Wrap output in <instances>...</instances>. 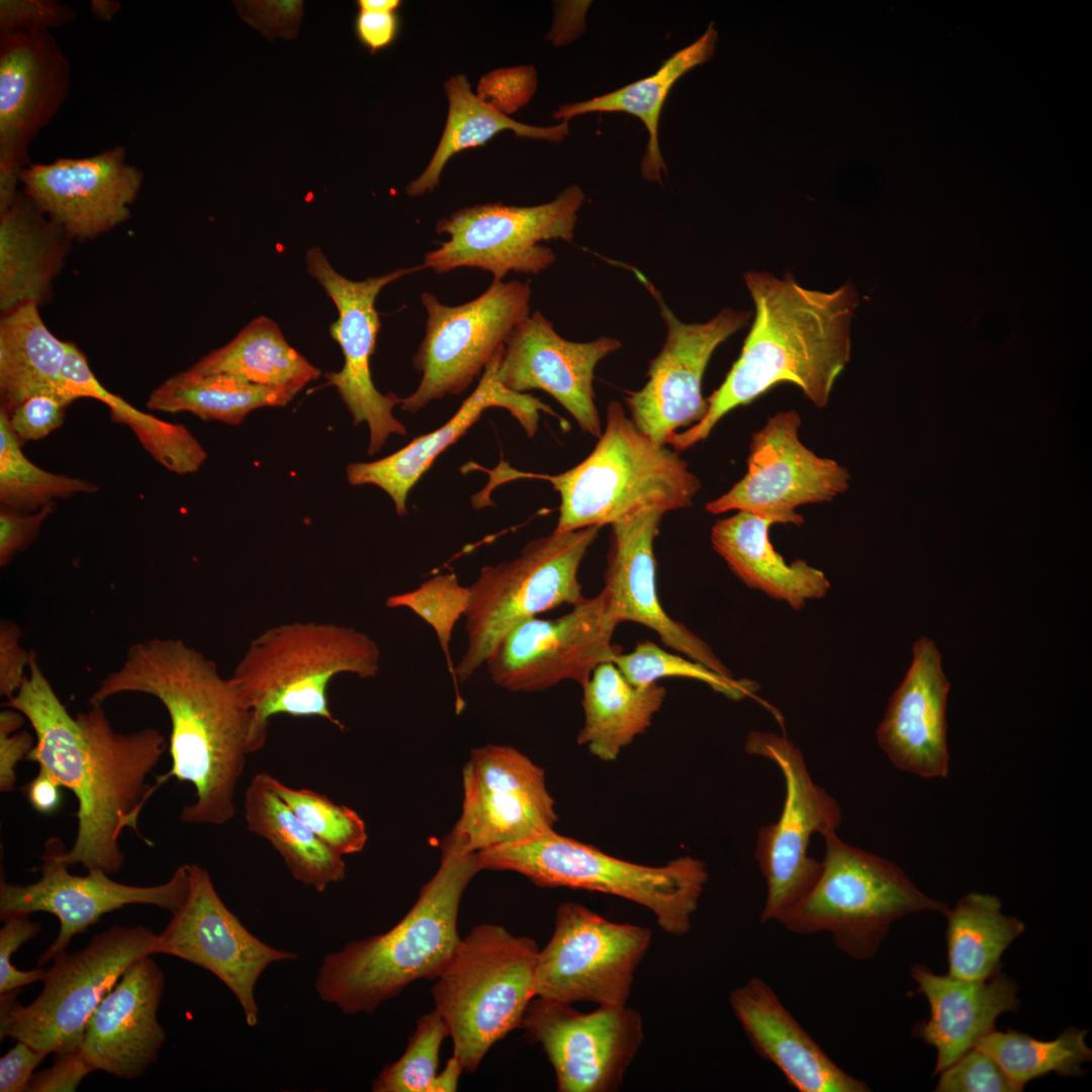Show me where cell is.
Instances as JSON below:
<instances>
[{
    "label": "cell",
    "instance_id": "6da1fadb",
    "mask_svg": "<svg viewBox=\"0 0 1092 1092\" xmlns=\"http://www.w3.org/2000/svg\"><path fill=\"white\" fill-rule=\"evenodd\" d=\"M28 674L4 706L30 723L35 744L26 760L47 768L77 800V833L59 860L68 867L116 874L125 861L119 847L123 829H138L144 805L156 792L147 782L167 749L164 735L147 727L120 733L102 705L72 716L60 701L31 651Z\"/></svg>",
    "mask_w": 1092,
    "mask_h": 1092
},
{
    "label": "cell",
    "instance_id": "7a4b0ae2",
    "mask_svg": "<svg viewBox=\"0 0 1092 1092\" xmlns=\"http://www.w3.org/2000/svg\"><path fill=\"white\" fill-rule=\"evenodd\" d=\"M123 693L156 698L170 718L172 765L157 779L155 791L171 777L187 782L195 789V801L182 808L183 823L231 821L247 756L267 740L231 677L221 676L214 661L180 639L151 638L127 649L121 666L102 679L89 705Z\"/></svg>",
    "mask_w": 1092,
    "mask_h": 1092
},
{
    "label": "cell",
    "instance_id": "3957f363",
    "mask_svg": "<svg viewBox=\"0 0 1092 1092\" xmlns=\"http://www.w3.org/2000/svg\"><path fill=\"white\" fill-rule=\"evenodd\" d=\"M743 279L754 304L751 328L738 359L707 398L705 417L667 441L676 452L707 439L727 414L779 383L794 384L816 407L826 406L849 361L858 304L850 284L826 292L801 286L789 273L778 278L747 271Z\"/></svg>",
    "mask_w": 1092,
    "mask_h": 1092
},
{
    "label": "cell",
    "instance_id": "277c9868",
    "mask_svg": "<svg viewBox=\"0 0 1092 1092\" xmlns=\"http://www.w3.org/2000/svg\"><path fill=\"white\" fill-rule=\"evenodd\" d=\"M441 848L439 869L399 922L325 956L314 983L323 1001L345 1014H370L415 981L442 974L461 940L462 895L480 868L477 852Z\"/></svg>",
    "mask_w": 1092,
    "mask_h": 1092
},
{
    "label": "cell",
    "instance_id": "5b68a950",
    "mask_svg": "<svg viewBox=\"0 0 1092 1092\" xmlns=\"http://www.w3.org/2000/svg\"><path fill=\"white\" fill-rule=\"evenodd\" d=\"M538 478L560 494L557 533L612 525L645 509H685L701 487L678 452L645 435L614 400L588 456L562 473Z\"/></svg>",
    "mask_w": 1092,
    "mask_h": 1092
},
{
    "label": "cell",
    "instance_id": "8992f818",
    "mask_svg": "<svg viewBox=\"0 0 1092 1092\" xmlns=\"http://www.w3.org/2000/svg\"><path fill=\"white\" fill-rule=\"evenodd\" d=\"M379 662L377 643L362 631L334 623L292 622L255 637L231 679L264 735L276 715L318 717L344 730L330 709V682L341 673L374 677Z\"/></svg>",
    "mask_w": 1092,
    "mask_h": 1092
},
{
    "label": "cell",
    "instance_id": "52a82bcc",
    "mask_svg": "<svg viewBox=\"0 0 1092 1092\" xmlns=\"http://www.w3.org/2000/svg\"><path fill=\"white\" fill-rule=\"evenodd\" d=\"M477 854L480 871H511L539 887L581 889L635 902L654 914L662 930L678 937L690 932L709 879L706 863L693 856L644 866L611 856L554 829Z\"/></svg>",
    "mask_w": 1092,
    "mask_h": 1092
},
{
    "label": "cell",
    "instance_id": "ba28073f",
    "mask_svg": "<svg viewBox=\"0 0 1092 1092\" xmlns=\"http://www.w3.org/2000/svg\"><path fill=\"white\" fill-rule=\"evenodd\" d=\"M822 836L825 851L816 882L778 920L789 931L828 932L838 949L861 961L878 952L897 920L947 912L945 903L924 894L894 862L842 841L836 830Z\"/></svg>",
    "mask_w": 1092,
    "mask_h": 1092
},
{
    "label": "cell",
    "instance_id": "9c48e42d",
    "mask_svg": "<svg viewBox=\"0 0 1092 1092\" xmlns=\"http://www.w3.org/2000/svg\"><path fill=\"white\" fill-rule=\"evenodd\" d=\"M535 940L484 923L461 938L436 979L433 997L453 1041V1056L473 1073L489 1049L522 1026L536 997Z\"/></svg>",
    "mask_w": 1092,
    "mask_h": 1092
},
{
    "label": "cell",
    "instance_id": "30bf717a",
    "mask_svg": "<svg viewBox=\"0 0 1092 1092\" xmlns=\"http://www.w3.org/2000/svg\"><path fill=\"white\" fill-rule=\"evenodd\" d=\"M601 528L553 531L530 541L513 560L482 566L469 585L464 614L467 645L455 665L458 681L470 679L520 623L585 599L578 568Z\"/></svg>",
    "mask_w": 1092,
    "mask_h": 1092
},
{
    "label": "cell",
    "instance_id": "8fae6325",
    "mask_svg": "<svg viewBox=\"0 0 1092 1092\" xmlns=\"http://www.w3.org/2000/svg\"><path fill=\"white\" fill-rule=\"evenodd\" d=\"M157 936L143 925L113 926L78 951L58 953L31 1003L16 1002L19 989L1 994L0 1038L49 1055L80 1051L89 1017L133 962L154 954Z\"/></svg>",
    "mask_w": 1092,
    "mask_h": 1092
},
{
    "label": "cell",
    "instance_id": "7c38bea8",
    "mask_svg": "<svg viewBox=\"0 0 1092 1092\" xmlns=\"http://www.w3.org/2000/svg\"><path fill=\"white\" fill-rule=\"evenodd\" d=\"M584 193L570 185L556 198L534 206L500 202L461 208L437 222L436 232L448 235L428 252L422 265L437 274L458 268H478L503 281L510 273L538 274L552 265L556 255L542 241L571 242Z\"/></svg>",
    "mask_w": 1092,
    "mask_h": 1092
},
{
    "label": "cell",
    "instance_id": "4fadbf2b",
    "mask_svg": "<svg viewBox=\"0 0 1092 1092\" xmlns=\"http://www.w3.org/2000/svg\"><path fill=\"white\" fill-rule=\"evenodd\" d=\"M420 299L426 329L413 362L422 378L399 403L412 414L432 400L463 392L531 313L530 285L519 281H492L479 296L459 305L443 304L431 292H423Z\"/></svg>",
    "mask_w": 1092,
    "mask_h": 1092
},
{
    "label": "cell",
    "instance_id": "5bb4252c",
    "mask_svg": "<svg viewBox=\"0 0 1092 1092\" xmlns=\"http://www.w3.org/2000/svg\"><path fill=\"white\" fill-rule=\"evenodd\" d=\"M745 750L777 764L785 781L782 813L777 822L759 829L754 850L766 882L760 921H778L816 882L821 861L808 855L811 837L836 830L841 810L837 801L814 783L802 751L787 737L752 731Z\"/></svg>",
    "mask_w": 1092,
    "mask_h": 1092
},
{
    "label": "cell",
    "instance_id": "9a60e30c",
    "mask_svg": "<svg viewBox=\"0 0 1092 1092\" xmlns=\"http://www.w3.org/2000/svg\"><path fill=\"white\" fill-rule=\"evenodd\" d=\"M651 938L646 927L610 921L575 902L562 903L553 934L537 954L536 997L625 1006Z\"/></svg>",
    "mask_w": 1092,
    "mask_h": 1092
},
{
    "label": "cell",
    "instance_id": "2e32d148",
    "mask_svg": "<svg viewBox=\"0 0 1092 1092\" xmlns=\"http://www.w3.org/2000/svg\"><path fill=\"white\" fill-rule=\"evenodd\" d=\"M460 817L442 844L464 853L526 841L558 819L544 770L506 745L472 749L463 767Z\"/></svg>",
    "mask_w": 1092,
    "mask_h": 1092
},
{
    "label": "cell",
    "instance_id": "e0dca14e",
    "mask_svg": "<svg viewBox=\"0 0 1092 1092\" xmlns=\"http://www.w3.org/2000/svg\"><path fill=\"white\" fill-rule=\"evenodd\" d=\"M304 259L308 274L322 285L338 311L330 334L342 350L344 364L340 371L325 374V385L337 389L355 425L367 424L368 454L374 455L391 435L406 433L392 415L401 398L392 392L381 393L372 381L370 361L380 330L375 301L386 285L425 268L422 264L399 268L357 281L340 274L318 247L307 250Z\"/></svg>",
    "mask_w": 1092,
    "mask_h": 1092
},
{
    "label": "cell",
    "instance_id": "ac0fdd59",
    "mask_svg": "<svg viewBox=\"0 0 1092 1092\" xmlns=\"http://www.w3.org/2000/svg\"><path fill=\"white\" fill-rule=\"evenodd\" d=\"M800 415L778 412L751 436L747 471L727 492L706 504L719 515L748 512L776 524L800 526V506L832 502L849 487L850 474L837 461L816 455L799 439Z\"/></svg>",
    "mask_w": 1092,
    "mask_h": 1092
},
{
    "label": "cell",
    "instance_id": "d6986e66",
    "mask_svg": "<svg viewBox=\"0 0 1092 1092\" xmlns=\"http://www.w3.org/2000/svg\"><path fill=\"white\" fill-rule=\"evenodd\" d=\"M637 279L659 306L666 338L649 362L644 386L625 396L635 425L653 441L667 445L680 428L699 423L708 410L702 380L715 350L743 329L751 311L725 307L705 323H684L665 303L661 293L637 269Z\"/></svg>",
    "mask_w": 1092,
    "mask_h": 1092
},
{
    "label": "cell",
    "instance_id": "ffe728a7",
    "mask_svg": "<svg viewBox=\"0 0 1092 1092\" xmlns=\"http://www.w3.org/2000/svg\"><path fill=\"white\" fill-rule=\"evenodd\" d=\"M619 624L602 590L563 616L528 619L513 628L485 662L491 680L511 692H539L563 680L583 686L621 652L612 644Z\"/></svg>",
    "mask_w": 1092,
    "mask_h": 1092
},
{
    "label": "cell",
    "instance_id": "44dd1931",
    "mask_svg": "<svg viewBox=\"0 0 1092 1092\" xmlns=\"http://www.w3.org/2000/svg\"><path fill=\"white\" fill-rule=\"evenodd\" d=\"M188 878L186 898L158 934L154 954L179 958L217 977L254 1027L259 1021L254 992L260 976L271 964L298 957L251 933L221 900L206 869L188 863Z\"/></svg>",
    "mask_w": 1092,
    "mask_h": 1092
},
{
    "label": "cell",
    "instance_id": "7402d4cb",
    "mask_svg": "<svg viewBox=\"0 0 1092 1092\" xmlns=\"http://www.w3.org/2000/svg\"><path fill=\"white\" fill-rule=\"evenodd\" d=\"M551 1063L559 1092H613L644 1039L640 1013L625 1006L579 1012L535 997L522 1026Z\"/></svg>",
    "mask_w": 1092,
    "mask_h": 1092
},
{
    "label": "cell",
    "instance_id": "603a6c76",
    "mask_svg": "<svg viewBox=\"0 0 1092 1092\" xmlns=\"http://www.w3.org/2000/svg\"><path fill=\"white\" fill-rule=\"evenodd\" d=\"M65 847L58 837L44 843L38 881L27 885L0 881L1 921L12 915L48 912L60 921V931L54 942L38 959L37 967L53 961L70 944L72 938L97 923L101 916L126 905H153L171 913L184 902L188 887V864L175 870L165 883L155 886H133L116 882L102 870L73 875L59 860Z\"/></svg>",
    "mask_w": 1092,
    "mask_h": 1092
},
{
    "label": "cell",
    "instance_id": "cb8c5ba5",
    "mask_svg": "<svg viewBox=\"0 0 1092 1092\" xmlns=\"http://www.w3.org/2000/svg\"><path fill=\"white\" fill-rule=\"evenodd\" d=\"M144 174L116 146L86 158L29 164L20 172L23 193L73 240H93L130 217Z\"/></svg>",
    "mask_w": 1092,
    "mask_h": 1092
},
{
    "label": "cell",
    "instance_id": "d4e9b609",
    "mask_svg": "<svg viewBox=\"0 0 1092 1092\" xmlns=\"http://www.w3.org/2000/svg\"><path fill=\"white\" fill-rule=\"evenodd\" d=\"M613 337L589 342L562 338L540 311L529 314L511 332L497 365V380L507 389L524 393L540 389L553 396L594 437L601 419L595 403L596 366L621 348Z\"/></svg>",
    "mask_w": 1092,
    "mask_h": 1092
},
{
    "label": "cell",
    "instance_id": "484cf974",
    "mask_svg": "<svg viewBox=\"0 0 1092 1092\" xmlns=\"http://www.w3.org/2000/svg\"><path fill=\"white\" fill-rule=\"evenodd\" d=\"M70 62L51 31L0 34V176L19 178L29 148L69 96Z\"/></svg>",
    "mask_w": 1092,
    "mask_h": 1092
},
{
    "label": "cell",
    "instance_id": "4316f807",
    "mask_svg": "<svg viewBox=\"0 0 1092 1092\" xmlns=\"http://www.w3.org/2000/svg\"><path fill=\"white\" fill-rule=\"evenodd\" d=\"M665 512L645 509L613 523L602 589L618 624L633 622L655 632L675 652L724 676L733 677L712 648L660 604L653 544Z\"/></svg>",
    "mask_w": 1092,
    "mask_h": 1092
},
{
    "label": "cell",
    "instance_id": "83f0119b",
    "mask_svg": "<svg viewBox=\"0 0 1092 1092\" xmlns=\"http://www.w3.org/2000/svg\"><path fill=\"white\" fill-rule=\"evenodd\" d=\"M164 989L165 975L151 956L125 970L84 1028L80 1052L93 1072L133 1080L157 1062L167 1040L157 1017Z\"/></svg>",
    "mask_w": 1092,
    "mask_h": 1092
},
{
    "label": "cell",
    "instance_id": "f1b7e54d",
    "mask_svg": "<svg viewBox=\"0 0 1092 1092\" xmlns=\"http://www.w3.org/2000/svg\"><path fill=\"white\" fill-rule=\"evenodd\" d=\"M949 682L934 642L922 637L913 646V659L893 694L877 729V740L899 769L924 779L945 778L946 699Z\"/></svg>",
    "mask_w": 1092,
    "mask_h": 1092
},
{
    "label": "cell",
    "instance_id": "f546056e",
    "mask_svg": "<svg viewBox=\"0 0 1092 1092\" xmlns=\"http://www.w3.org/2000/svg\"><path fill=\"white\" fill-rule=\"evenodd\" d=\"M504 346L487 364L473 392L455 415L437 430L421 435L392 454L372 462H355L346 468L351 485L373 484L392 499L396 513L406 515L410 490L431 467L435 459L461 438L488 407L507 408L521 424L528 437L535 436L539 412L557 415L539 398L505 388L497 380V365Z\"/></svg>",
    "mask_w": 1092,
    "mask_h": 1092
},
{
    "label": "cell",
    "instance_id": "4dcf8cb0",
    "mask_svg": "<svg viewBox=\"0 0 1092 1092\" xmlns=\"http://www.w3.org/2000/svg\"><path fill=\"white\" fill-rule=\"evenodd\" d=\"M729 1003L755 1053L798 1091H870L829 1058L762 979L752 977L733 989Z\"/></svg>",
    "mask_w": 1092,
    "mask_h": 1092
},
{
    "label": "cell",
    "instance_id": "1f68e13d",
    "mask_svg": "<svg viewBox=\"0 0 1092 1092\" xmlns=\"http://www.w3.org/2000/svg\"><path fill=\"white\" fill-rule=\"evenodd\" d=\"M929 1004L930 1016L912 1032L937 1053L933 1074L954 1063L979 1039L995 1030L996 1019L1019 1008L1018 986L1001 972L983 981H967L934 974L917 964L911 969Z\"/></svg>",
    "mask_w": 1092,
    "mask_h": 1092
},
{
    "label": "cell",
    "instance_id": "d6a6232c",
    "mask_svg": "<svg viewBox=\"0 0 1092 1092\" xmlns=\"http://www.w3.org/2000/svg\"><path fill=\"white\" fill-rule=\"evenodd\" d=\"M72 241L19 191L11 206L0 212L1 314L27 302L47 303Z\"/></svg>",
    "mask_w": 1092,
    "mask_h": 1092
},
{
    "label": "cell",
    "instance_id": "836d02e7",
    "mask_svg": "<svg viewBox=\"0 0 1092 1092\" xmlns=\"http://www.w3.org/2000/svg\"><path fill=\"white\" fill-rule=\"evenodd\" d=\"M774 525L770 519L740 511L713 525L711 543L746 586L801 610L825 597L831 584L822 570L804 559L785 561L769 540Z\"/></svg>",
    "mask_w": 1092,
    "mask_h": 1092
},
{
    "label": "cell",
    "instance_id": "e575fe53",
    "mask_svg": "<svg viewBox=\"0 0 1092 1092\" xmlns=\"http://www.w3.org/2000/svg\"><path fill=\"white\" fill-rule=\"evenodd\" d=\"M581 688L584 724L577 741L604 761L615 760L651 725L666 696L657 682L631 684L613 662L599 665Z\"/></svg>",
    "mask_w": 1092,
    "mask_h": 1092
},
{
    "label": "cell",
    "instance_id": "d590c367",
    "mask_svg": "<svg viewBox=\"0 0 1092 1092\" xmlns=\"http://www.w3.org/2000/svg\"><path fill=\"white\" fill-rule=\"evenodd\" d=\"M247 828L268 841L280 854L292 877L324 892L346 877L343 856L325 844L278 796L271 775L259 772L245 791Z\"/></svg>",
    "mask_w": 1092,
    "mask_h": 1092
},
{
    "label": "cell",
    "instance_id": "8d00e7d4",
    "mask_svg": "<svg viewBox=\"0 0 1092 1092\" xmlns=\"http://www.w3.org/2000/svg\"><path fill=\"white\" fill-rule=\"evenodd\" d=\"M38 307L27 302L1 314L0 397L1 408L7 414L41 393L73 402L61 379L68 342L48 329Z\"/></svg>",
    "mask_w": 1092,
    "mask_h": 1092
},
{
    "label": "cell",
    "instance_id": "74e56055",
    "mask_svg": "<svg viewBox=\"0 0 1092 1092\" xmlns=\"http://www.w3.org/2000/svg\"><path fill=\"white\" fill-rule=\"evenodd\" d=\"M717 39L711 22L698 39L674 53L654 74L592 99L562 105L553 116L568 121L593 112H625L639 118L648 132L641 173L647 180L661 183L666 166L659 150L658 123L665 99L678 79L713 57Z\"/></svg>",
    "mask_w": 1092,
    "mask_h": 1092
},
{
    "label": "cell",
    "instance_id": "f35d334b",
    "mask_svg": "<svg viewBox=\"0 0 1092 1092\" xmlns=\"http://www.w3.org/2000/svg\"><path fill=\"white\" fill-rule=\"evenodd\" d=\"M197 374L223 373L248 382L299 392L322 371L285 340L279 326L260 315L224 346L189 368Z\"/></svg>",
    "mask_w": 1092,
    "mask_h": 1092
},
{
    "label": "cell",
    "instance_id": "ab89813d",
    "mask_svg": "<svg viewBox=\"0 0 1092 1092\" xmlns=\"http://www.w3.org/2000/svg\"><path fill=\"white\" fill-rule=\"evenodd\" d=\"M444 88L449 103L446 124L428 166L406 187L411 196L433 191L445 165L456 153L484 145L503 130L511 129L518 136L554 143L562 141L569 132L566 120L553 126H533L510 118L480 100L471 91L464 75L451 77Z\"/></svg>",
    "mask_w": 1092,
    "mask_h": 1092
},
{
    "label": "cell",
    "instance_id": "60d3db41",
    "mask_svg": "<svg viewBox=\"0 0 1092 1092\" xmlns=\"http://www.w3.org/2000/svg\"><path fill=\"white\" fill-rule=\"evenodd\" d=\"M298 392L248 382L234 375L182 371L156 387L147 407L164 413H191L203 421L240 425L253 411L284 406Z\"/></svg>",
    "mask_w": 1092,
    "mask_h": 1092
},
{
    "label": "cell",
    "instance_id": "b9f144b4",
    "mask_svg": "<svg viewBox=\"0 0 1092 1092\" xmlns=\"http://www.w3.org/2000/svg\"><path fill=\"white\" fill-rule=\"evenodd\" d=\"M949 976L983 981L999 971L1000 960L1024 931V923L1002 912L1001 900L990 894H965L944 915Z\"/></svg>",
    "mask_w": 1092,
    "mask_h": 1092
},
{
    "label": "cell",
    "instance_id": "7bdbcfd3",
    "mask_svg": "<svg viewBox=\"0 0 1092 1092\" xmlns=\"http://www.w3.org/2000/svg\"><path fill=\"white\" fill-rule=\"evenodd\" d=\"M1087 1029L1067 1027L1053 1040H1040L1017 1030H993L975 1044L1003 1070L1016 1092L1031 1080L1050 1073L1083 1076L1081 1065L1092 1060L1085 1041Z\"/></svg>",
    "mask_w": 1092,
    "mask_h": 1092
},
{
    "label": "cell",
    "instance_id": "ee69618b",
    "mask_svg": "<svg viewBox=\"0 0 1092 1092\" xmlns=\"http://www.w3.org/2000/svg\"><path fill=\"white\" fill-rule=\"evenodd\" d=\"M99 486L81 478L47 471L25 457L21 441L0 408V502L3 508L34 513L56 498L95 493Z\"/></svg>",
    "mask_w": 1092,
    "mask_h": 1092
},
{
    "label": "cell",
    "instance_id": "f6af8a7d",
    "mask_svg": "<svg viewBox=\"0 0 1092 1092\" xmlns=\"http://www.w3.org/2000/svg\"><path fill=\"white\" fill-rule=\"evenodd\" d=\"M100 401L109 407L111 419L128 426L144 448L168 470L177 474L193 473L206 460L205 450L183 425L141 412L108 390Z\"/></svg>",
    "mask_w": 1092,
    "mask_h": 1092
},
{
    "label": "cell",
    "instance_id": "bcb514c9",
    "mask_svg": "<svg viewBox=\"0 0 1092 1092\" xmlns=\"http://www.w3.org/2000/svg\"><path fill=\"white\" fill-rule=\"evenodd\" d=\"M613 663L636 686L657 682L664 677H685L704 682L732 700L753 696L755 691V684L751 680L724 676L700 662L670 653L648 640L638 642L629 653L619 652Z\"/></svg>",
    "mask_w": 1092,
    "mask_h": 1092
},
{
    "label": "cell",
    "instance_id": "7dc6e473",
    "mask_svg": "<svg viewBox=\"0 0 1092 1092\" xmlns=\"http://www.w3.org/2000/svg\"><path fill=\"white\" fill-rule=\"evenodd\" d=\"M469 599V586L461 585L455 573H446L435 575L424 581L418 588L392 595L385 601L387 608L412 610L434 629L452 676L458 712L462 710L464 702L458 691V680L450 655L449 643L457 621L467 610Z\"/></svg>",
    "mask_w": 1092,
    "mask_h": 1092
},
{
    "label": "cell",
    "instance_id": "c3c4849f",
    "mask_svg": "<svg viewBox=\"0 0 1092 1092\" xmlns=\"http://www.w3.org/2000/svg\"><path fill=\"white\" fill-rule=\"evenodd\" d=\"M278 796L331 849L341 856L360 852L367 842L366 825L351 808L308 789H294L271 776Z\"/></svg>",
    "mask_w": 1092,
    "mask_h": 1092
},
{
    "label": "cell",
    "instance_id": "681fc988",
    "mask_svg": "<svg viewBox=\"0 0 1092 1092\" xmlns=\"http://www.w3.org/2000/svg\"><path fill=\"white\" fill-rule=\"evenodd\" d=\"M449 1029L435 1009L421 1016L403 1055L386 1065L372 1082L374 1092H433L439 1051Z\"/></svg>",
    "mask_w": 1092,
    "mask_h": 1092
},
{
    "label": "cell",
    "instance_id": "f907efd6",
    "mask_svg": "<svg viewBox=\"0 0 1092 1092\" xmlns=\"http://www.w3.org/2000/svg\"><path fill=\"white\" fill-rule=\"evenodd\" d=\"M936 1092H1016L1000 1066L972 1048L940 1072Z\"/></svg>",
    "mask_w": 1092,
    "mask_h": 1092
},
{
    "label": "cell",
    "instance_id": "816d5d0a",
    "mask_svg": "<svg viewBox=\"0 0 1092 1092\" xmlns=\"http://www.w3.org/2000/svg\"><path fill=\"white\" fill-rule=\"evenodd\" d=\"M76 11L52 0H1L0 34L19 31H51L68 25Z\"/></svg>",
    "mask_w": 1092,
    "mask_h": 1092
},
{
    "label": "cell",
    "instance_id": "f5cc1de1",
    "mask_svg": "<svg viewBox=\"0 0 1092 1092\" xmlns=\"http://www.w3.org/2000/svg\"><path fill=\"white\" fill-rule=\"evenodd\" d=\"M537 88V74L532 66L494 70L480 80L477 97L508 115L529 102Z\"/></svg>",
    "mask_w": 1092,
    "mask_h": 1092
},
{
    "label": "cell",
    "instance_id": "db71d44e",
    "mask_svg": "<svg viewBox=\"0 0 1092 1092\" xmlns=\"http://www.w3.org/2000/svg\"><path fill=\"white\" fill-rule=\"evenodd\" d=\"M28 915L6 917L0 930V993L42 981L47 970L38 967L29 971L16 969L11 963L12 954L40 931V924L29 920Z\"/></svg>",
    "mask_w": 1092,
    "mask_h": 1092
},
{
    "label": "cell",
    "instance_id": "11a10c76",
    "mask_svg": "<svg viewBox=\"0 0 1092 1092\" xmlns=\"http://www.w3.org/2000/svg\"><path fill=\"white\" fill-rule=\"evenodd\" d=\"M71 403L56 394H36L7 414L8 421L20 441L40 440L63 425L66 408Z\"/></svg>",
    "mask_w": 1092,
    "mask_h": 1092
},
{
    "label": "cell",
    "instance_id": "9f6ffc18",
    "mask_svg": "<svg viewBox=\"0 0 1092 1092\" xmlns=\"http://www.w3.org/2000/svg\"><path fill=\"white\" fill-rule=\"evenodd\" d=\"M0 713V791L11 792L16 783V765L35 744V738L25 731L17 732L26 719L20 712L7 708Z\"/></svg>",
    "mask_w": 1092,
    "mask_h": 1092
},
{
    "label": "cell",
    "instance_id": "6f0895ef",
    "mask_svg": "<svg viewBox=\"0 0 1092 1092\" xmlns=\"http://www.w3.org/2000/svg\"><path fill=\"white\" fill-rule=\"evenodd\" d=\"M55 508V503H51L34 513H20L2 507L0 511L1 567L6 566L19 551L29 546Z\"/></svg>",
    "mask_w": 1092,
    "mask_h": 1092
},
{
    "label": "cell",
    "instance_id": "680465c9",
    "mask_svg": "<svg viewBox=\"0 0 1092 1092\" xmlns=\"http://www.w3.org/2000/svg\"><path fill=\"white\" fill-rule=\"evenodd\" d=\"M21 631L12 621L0 623V695L10 700L25 680V669L31 656L20 645Z\"/></svg>",
    "mask_w": 1092,
    "mask_h": 1092
},
{
    "label": "cell",
    "instance_id": "91938a15",
    "mask_svg": "<svg viewBox=\"0 0 1092 1092\" xmlns=\"http://www.w3.org/2000/svg\"><path fill=\"white\" fill-rule=\"evenodd\" d=\"M55 1055L52 1067L33 1074L27 1092H73L93 1072L80 1051Z\"/></svg>",
    "mask_w": 1092,
    "mask_h": 1092
},
{
    "label": "cell",
    "instance_id": "94428289",
    "mask_svg": "<svg viewBox=\"0 0 1092 1092\" xmlns=\"http://www.w3.org/2000/svg\"><path fill=\"white\" fill-rule=\"evenodd\" d=\"M49 1054L25 1041L17 1043L0 1059V1092H23L35 1068Z\"/></svg>",
    "mask_w": 1092,
    "mask_h": 1092
},
{
    "label": "cell",
    "instance_id": "6125c7cd",
    "mask_svg": "<svg viewBox=\"0 0 1092 1092\" xmlns=\"http://www.w3.org/2000/svg\"><path fill=\"white\" fill-rule=\"evenodd\" d=\"M396 29L394 12L359 10L356 20L357 34L372 53L391 43Z\"/></svg>",
    "mask_w": 1092,
    "mask_h": 1092
},
{
    "label": "cell",
    "instance_id": "be15d7a7",
    "mask_svg": "<svg viewBox=\"0 0 1092 1092\" xmlns=\"http://www.w3.org/2000/svg\"><path fill=\"white\" fill-rule=\"evenodd\" d=\"M63 787L44 767L38 766L35 777L25 786L24 792L30 806L38 813L52 814L61 805Z\"/></svg>",
    "mask_w": 1092,
    "mask_h": 1092
},
{
    "label": "cell",
    "instance_id": "e7e4bbea",
    "mask_svg": "<svg viewBox=\"0 0 1092 1092\" xmlns=\"http://www.w3.org/2000/svg\"><path fill=\"white\" fill-rule=\"evenodd\" d=\"M463 1067L459 1060L452 1056L444 1070L437 1074L433 1092H454L457 1090L459 1077L463 1071Z\"/></svg>",
    "mask_w": 1092,
    "mask_h": 1092
},
{
    "label": "cell",
    "instance_id": "03108f58",
    "mask_svg": "<svg viewBox=\"0 0 1092 1092\" xmlns=\"http://www.w3.org/2000/svg\"><path fill=\"white\" fill-rule=\"evenodd\" d=\"M120 4L116 1L94 0L91 4L92 13L103 21H110L119 11Z\"/></svg>",
    "mask_w": 1092,
    "mask_h": 1092
},
{
    "label": "cell",
    "instance_id": "003e7915",
    "mask_svg": "<svg viewBox=\"0 0 1092 1092\" xmlns=\"http://www.w3.org/2000/svg\"><path fill=\"white\" fill-rule=\"evenodd\" d=\"M398 0H360L358 6L360 10L368 11H387L395 12L399 6Z\"/></svg>",
    "mask_w": 1092,
    "mask_h": 1092
}]
</instances>
